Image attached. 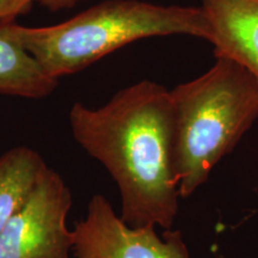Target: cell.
Returning <instances> with one entry per match:
<instances>
[{"label":"cell","mask_w":258,"mask_h":258,"mask_svg":"<svg viewBox=\"0 0 258 258\" xmlns=\"http://www.w3.org/2000/svg\"><path fill=\"white\" fill-rule=\"evenodd\" d=\"M35 0H0V24L12 23L18 16L30 11Z\"/></svg>","instance_id":"9"},{"label":"cell","mask_w":258,"mask_h":258,"mask_svg":"<svg viewBox=\"0 0 258 258\" xmlns=\"http://www.w3.org/2000/svg\"><path fill=\"white\" fill-rule=\"evenodd\" d=\"M48 164L37 151L17 146L0 156V233L27 205Z\"/></svg>","instance_id":"7"},{"label":"cell","mask_w":258,"mask_h":258,"mask_svg":"<svg viewBox=\"0 0 258 258\" xmlns=\"http://www.w3.org/2000/svg\"><path fill=\"white\" fill-rule=\"evenodd\" d=\"M35 2H38L51 11H61V10L72 9L80 0H35Z\"/></svg>","instance_id":"10"},{"label":"cell","mask_w":258,"mask_h":258,"mask_svg":"<svg viewBox=\"0 0 258 258\" xmlns=\"http://www.w3.org/2000/svg\"><path fill=\"white\" fill-rule=\"evenodd\" d=\"M51 78L77 73L112 51L144 38L189 35L209 40L202 8L105 0L69 21L48 27L0 24Z\"/></svg>","instance_id":"2"},{"label":"cell","mask_w":258,"mask_h":258,"mask_svg":"<svg viewBox=\"0 0 258 258\" xmlns=\"http://www.w3.org/2000/svg\"><path fill=\"white\" fill-rule=\"evenodd\" d=\"M57 83L0 28V95L42 99L55 91Z\"/></svg>","instance_id":"8"},{"label":"cell","mask_w":258,"mask_h":258,"mask_svg":"<svg viewBox=\"0 0 258 258\" xmlns=\"http://www.w3.org/2000/svg\"><path fill=\"white\" fill-rule=\"evenodd\" d=\"M171 90L173 165L180 199L207 182L258 118V83L231 57Z\"/></svg>","instance_id":"3"},{"label":"cell","mask_w":258,"mask_h":258,"mask_svg":"<svg viewBox=\"0 0 258 258\" xmlns=\"http://www.w3.org/2000/svg\"><path fill=\"white\" fill-rule=\"evenodd\" d=\"M73 238L76 258H190L182 232L171 228L159 235L156 226H129L101 194L74 224Z\"/></svg>","instance_id":"5"},{"label":"cell","mask_w":258,"mask_h":258,"mask_svg":"<svg viewBox=\"0 0 258 258\" xmlns=\"http://www.w3.org/2000/svg\"><path fill=\"white\" fill-rule=\"evenodd\" d=\"M72 205L70 186L48 167L27 205L0 233V258H70L74 238L67 218Z\"/></svg>","instance_id":"4"},{"label":"cell","mask_w":258,"mask_h":258,"mask_svg":"<svg viewBox=\"0 0 258 258\" xmlns=\"http://www.w3.org/2000/svg\"><path fill=\"white\" fill-rule=\"evenodd\" d=\"M69 117L76 143L105 167L117 185L122 220L133 227L171 230L180 196L169 90L141 80L99 108L74 103Z\"/></svg>","instance_id":"1"},{"label":"cell","mask_w":258,"mask_h":258,"mask_svg":"<svg viewBox=\"0 0 258 258\" xmlns=\"http://www.w3.org/2000/svg\"><path fill=\"white\" fill-rule=\"evenodd\" d=\"M215 55L231 57L258 83V0H201Z\"/></svg>","instance_id":"6"}]
</instances>
